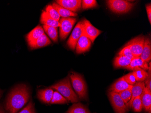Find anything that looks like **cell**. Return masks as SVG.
Instances as JSON below:
<instances>
[{
	"instance_id": "1",
	"label": "cell",
	"mask_w": 151,
	"mask_h": 113,
	"mask_svg": "<svg viewBox=\"0 0 151 113\" xmlns=\"http://www.w3.org/2000/svg\"><path fill=\"white\" fill-rule=\"evenodd\" d=\"M29 88L25 84H20L12 89L6 100L5 109L9 113H17L29 100Z\"/></svg>"
},
{
	"instance_id": "2",
	"label": "cell",
	"mask_w": 151,
	"mask_h": 113,
	"mask_svg": "<svg viewBox=\"0 0 151 113\" xmlns=\"http://www.w3.org/2000/svg\"><path fill=\"white\" fill-rule=\"evenodd\" d=\"M50 88L58 92L68 101L73 103L78 102V97L73 90L69 75L62 80L52 86Z\"/></svg>"
},
{
	"instance_id": "3",
	"label": "cell",
	"mask_w": 151,
	"mask_h": 113,
	"mask_svg": "<svg viewBox=\"0 0 151 113\" xmlns=\"http://www.w3.org/2000/svg\"><path fill=\"white\" fill-rule=\"evenodd\" d=\"M75 92L77 93L79 99L86 100L87 99V88L86 83L81 75L71 72L68 75Z\"/></svg>"
},
{
	"instance_id": "4",
	"label": "cell",
	"mask_w": 151,
	"mask_h": 113,
	"mask_svg": "<svg viewBox=\"0 0 151 113\" xmlns=\"http://www.w3.org/2000/svg\"><path fill=\"white\" fill-rule=\"evenodd\" d=\"M106 4L109 10L116 14L129 12L134 6V3L125 0H109Z\"/></svg>"
},
{
	"instance_id": "5",
	"label": "cell",
	"mask_w": 151,
	"mask_h": 113,
	"mask_svg": "<svg viewBox=\"0 0 151 113\" xmlns=\"http://www.w3.org/2000/svg\"><path fill=\"white\" fill-rule=\"evenodd\" d=\"M108 96L115 113H127L128 108L118 93L109 91L108 93Z\"/></svg>"
},
{
	"instance_id": "6",
	"label": "cell",
	"mask_w": 151,
	"mask_h": 113,
	"mask_svg": "<svg viewBox=\"0 0 151 113\" xmlns=\"http://www.w3.org/2000/svg\"><path fill=\"white\" fill-rule=\"evenodd\" d=\"M77 19L72 17L62 18L59 20L61 26L59 28L60 37L61 40L67 38L71 32Z\"/></svg>"
},
{
	"instance_id": "7",
	"label": "cell",
	"mask_w": 151,
	"mask_h": 113,
	"mask_svg": "<svg viewBox=\"0 0 151 113\" xmlns=\"http://www.w3.org/2000/svg\"><path fill=\"white\" fill-rule=\"evenodd\" d=\"M81 21L83 25L82 35L90 39L91 42L93 43L96 38L102 33V31L94 27L87 19H84Z\"/></svg>"
},
{
	"instance_id": "8",
	"label": "cell",
	"mask_w": 151,
	"mask_h": 113,
	"mask_svg": "<svg viewBox=\"0 0 151 113\" xmlns=\"http://www.w3.org/2000/svg\"><path fill=\"white\" fill-rule=\"evenodd\" d=\"M145 37L139 36L130 41L126 46L131 50L134 57H139L143 50Z\"/></svg>"
},
{
	"instance_id": "9",
	"label": "cell",
	"mask_w": 151,
	"mask_h": 113,
	"mask_svg": "<svg viewBox=\"0 0 151 113\" xmlns=\"http://www.w3.org/2000/svg\"><path fill=\"white\" fill-rule=\"evenodd\" d=\"M83 33L82 21L79 22L75 27L72 34L67 41V45L73 50H74L77 43Z\"/></svg>"
},
{
	"instance_id": "10",
	"label": "cell",
	"mask_w": 151,
	"mask_h": 113,
	"mask_svg": "<svg viewBox=\"0 0 151 113\" xmlns=\"http://www.w3.org/2000/svg\"><path fill=\"white\" fill-rule=\"evenodd\" d=\"M56 3L67 10L75 13L81 8V0H57Z\"/></svg>"
},
{
	"instance_id": "11",
	"label": "cell",
	"mask_w": 151,
	"mask_h": 113,
	"mask_svg": "<svg viewBox=\"0 0 151 113\" xmlns=\"http://www.w3.org/2000/svg\"><path fill=\"white\" fill-rule=\"evenodd\" d=\"M91 44L92 42L90 40L82 35L79 39L76 47V53L78 54H81L88 51L90 49Z\"/></svg>"
},
{
	"instance_id": "12",
	"label": "cell",
	"mask_w": 151,
	"mask_h": 113,
	"mask_svg": "<svg viewBox=\"0 0 151 113\" xmlns=\"http://www.w3.org/2000/svg\"><path fill=\"white\" fill-rule=\"evenodd\" d=\"M133 86L129 85L126 82L123 76L116 81L109 88V91H113L117 93L127 89H132Z\"/></svg>"
},
{
	"instance_id": "13",
	"label": "cell",
	"mask_w": 151,
	"mask_h": 113,
	"mask_svg": "<svg viewBox=\"0 0 151 113\" xmlns=\"http://www.w3.org/2000/svg\"><path fill=\"white\" fill-rule=\"evenodd\" d=\"M125 68L133 71L142 69L146 71L149 70V67L147 63L143 61L139 57H135L134 59H132L129 65Z\"/></svg>"
},
{
	"instance_id": "14",
	"label": "cell",
	"mask_w": 151,
	"mask_h": 113,
	"mask_svg": "<svg viewBox=\"0 0 151 113\" xmlns=\"http://www.w3.org/2000/svg\"><path fill=\"white\" fill-rule=\"evenodd\" d=\"M142 108L147 112L151 113V91L146 87L143 89L140 96Z\"/></svg>"
},
{
	"instance_id": "15",
	"label": "cell",
	"mask_w": 151,
	"mask_h": 113,
	"mask_svg": "<svg viewBox=\"0 0 151 113\" xmlns=\"http://www.w3.org/2000/svg\"><path fill=\"white\" fill-rule=\"evenodd\" d=\"M53 91L51 88L40 89L37 92V97L42 102L50 103L53 95Z\"/></svg>"
},
{
	"instance_id": "16",
	"label": "cell",
	"mask_w": 151,
	"mask_h": 113,
	"mask_svg": "<svg viewBox=\"0 0 151 113\" xmlns=\"http://www.w3.org/2000/svg\"><path fill=\"white\" fill-rule=\"evenodd\" d=\"M145 87V82L143 81L136 82V84L133 86L131 90L132 97H131V100H130L129 102L126 105V107L128 108H131L132 102L136 97L141 96Z\"/></svg>"
},
{
	"instance_id": "17",
	"label": "cell",
	"mask_w": 151,
	"mask_h": 113,
	"mask_svg": "<svg viewBox=\"0 0 151 113\" xmlns=\"http://www.w3.org/2000/svg\"><path fill=\"white\" fill-rule=\"evenodd\" d=\"M50 44H51V42L45 34L36 40L28 43L29 47L32 49L44 47Z\"/></svg>"
},
{
	"instance_id": "18",
	"label": "cell",
	"mask_w": 151,
	"mask_h": 113,
	"mask_svg": "<svg viewBox=\"0 0 151 113\" xmlns=\"http://www.w3.org/2000/svg\"><path fill=\"white\" fill-rule=\"evenodd\" d=\"M40 22L44 25L50 27H60V23L58 21L53 19L45 11H43L40 17Z\"/></svg>"
},
{
	"instance_id": "19",
	"label": "cell",
	"mask_w": 151,
	"mask_h": 113,
	"mask_svg": "<svg viewBox=\"0 0 151 113\" xmlns=\"http://www.w3.org/2000/svg\"><path fill=\"white\" fill-rule=\"evenodd\" d=\"M140 58L143 61L148 63L151 59V44L150 39L145 38V44Z\"/></svg>"
},
{
	"instance_id": "20",
	"label": "cell",
	"mask_w": 151,
	"mask_h": 113,
	"mask_svg": "<svg viewBox=\"0 0 151 113\" xmlns=\"http://www.w3.org/2000/svg\"><path fill=\"white\" fill-rule=\"evenodd\" d=\"M45 34V31L43 27L39 25L34 28L26 35V40L28 43L36 40Z\"/></svg>"
},
{
	"instance_id": "21",
	"label": "cell",
	"mask_w": 151,
	"mask_h": 113,
	"mask_svg": "<svg viewBox=\"0 0 151 113\" xmlns=\"http://www.w3.org/2000/svg\"><path fill=\"white\" fill-rule=\"evenodd\" d=\"M52 5L57 11L60 17H62V18H68L78 16V14L76 13L67 10L66 8L58 4L56 2H53Z\"/></svg>"
},
{
	"instance_id": "22",
	"label": "cell",
	"mask_w": 151,
	"mask_h": 113,
	"mask_svg": "<svg viewBox=\"0 0 151 113\" xmlns=\"http://www.w3.org/2000/svg\"><path fill=\"white\" fill-rule=\"evenodd\" d=\"M66 113H91L89 109L85 105L81 103H74L68 109Z\"/></svg>"
},
{
	"instance_id": "23",
	"label": "cell",
	"mask_w": 151,
	"mask_h": 113,
	"mask_svg": "<svg viewBox=\"0 0 151 113\" xmlns=\"http://www.w3.org/2000/svg\"><path fill=\"white\" fill-rule=\"evenodd\" d=\"M131 60L124 56H118L114 61V66L115 68H125L129 65Z\"/></svg>"
},
{
	"instance_id": "24",
	"label": "cell",
	"mask_w": 151,
	"mask_h": 113,
	"mask_svg": "<svg viewBox=\"0 0 151 113\" xmlns=\"http://www.w3.org/2000/svg\"><path fill=\"white\" fill-rule=\"evenodd\" d=\"M43 27L44 31H45L50 38L54 42H57L58 40L57 28L50 27L45 25H43Z\"/></svg>"
},
{
	"instance_id": "25",
	"label": "cell",
	"mask_w": 151,
	"mask_h": 113,
	"mask_svg": "<svg viewBox=\"0 0 151 113\" xmlns=\"http://www.w3.org/2000/svg\"><path fill=\"white\" fill-rule=\"evenodd\" d=\"M132 73L137 82H143L148 76V73L142 69L134 71Z\"/></svg>"
},
{
	"instance_id": "26",
	"label": "cell",
	"mask_w": 151,
	"mask_h": 113,
	"mask_svg": "<svg viewBox=\"0 0 151 113\" xmlns=\"http://www.w3.org/2000/svg\"><path fill=\"white\" fill-rule=\"evenodd\" d=\"M68 101L62 95L57 91L53 92L50 103L52 104H67Z\"/></svg>"
},
{
	"instance_id": "27",
	"label": "cell",
	"mask_w": 151,
	"mask_h": 113,
	"mask_svg": "<svg viewBox=\"0 0 151 113\" xmlns=\"http://www.w3.org/2000/svg\"><path fill=\"white\" fill-rule=\"evenodd\" d=\"M131 108H132L135 112L139 113L141 112L143 108L140 96L137 97L134 99L131 104Z\"/></svg>"
},
{
	"instance_id": "28",
	"label": "cell",
	"mask_w": 151,
	"mask_h": 113,
	"mask_svg": "<svg viewBox=\"0 0 151 113\" xmlns=\"http://www.w3.org/2000/svg\"><path fill=\"white\" fill-rule=\"evenodd\" d=\"M45 11L53 19L59 22L60 16L52 5H49L46 7Z\"/></svg>"
},
{
	"instance_id": "29",
	"label": "cell",
	"mask_w": 151,
	"mask_h": 113,
	"mask_svg": "<svg viewBox=\"0 0 151 113\" xmlns=\"http://www.w3.org/2000/svg\"><path fill=\"white\" fill-rule=\"evenodd\" d=\"M98 6L96 0H83L81 2V8L83 10L95 8Z\"/></svg>"
},
{
	"instance_id": "30",
	"label": "cell",
	"mask_w": 151,
	"mask_h": 113,
	"mask_svg": "<svg viewBox=\"0 0 151 113\" xmlns=\"http://www.w3.org/2000/svg\"><path fill=\"white\" fill-rule=\"evenodd\" d=\"M131 90L132 89H127L118 93L124 103L126 104V105L129 102L130 100H131L132 97Z\"/></svg>"
},
{
	"instance_id": "31",
	"label": "cell",
	"mask_w": 151,
	"mask_h": 113,
	"mask_svg": "<svg viewBox=\"0 0 151 113\" xmlns=\"http://www.w3.org/2000/svg\"><path fill=\"white\" fill-rule=\"evenodd\" d=\"M118 56H124L129 59H132L134 58V56L133 55L131 50H130L129 48L127 46H125V47L119 53Z\"/></svg>"
},
{
	"instance_id": "32",
	"label": "cell",
	"mask_w": 151,
	"mask_h": 113,
	"mask_svg": "<svg viewBox=\"0 0 151 113\" xmlns=\"http://www.w3.org/2000/svg\"><path fill=\"white\" fill-rule=\"evenodd\" d=\"M18 113H36L34 104L31 101L29 102V103Z\"/></svg>"
},
{
	"instance_id": "33",
	"label": "cell",
	"mask_w": 151,
	"mask_h": 113,
	"mask_svg": "<svg viewBox=\"0 0 151 113\" xmlns=\"http://www.w3.org/2000/svg\"><path fill=\"white\" fill-rule=\"evenodd\" d=\"M123 77L126 82L129 85L134 86L136 83V81L132 73H129L125 75L124 76H123Z\"/></svg>"
},
{
	"instance_id": "34",
	"label": "cell",
	"mask_w": 151,
	"mask_h": 113,
	"mask_svg": "<svg viewBox=\"0 0 151 113\" xmlns=\"http://www.w3.org/2000/svg\"><path fill=\"white\" fill-rule=\"evenodd\" d=\"M147 13V17L149 22L151 23V4H147L146 6Z\"/></svg>"
},
{
	"instance_id": "35",
	"label": "cell",
	"mask_w": 151,
	"mask_h": 113,
	"mask_svg": "<svg viewBox=\"0 0 151 113\" xmlns=\"http://www.w3.org/2000/svg\"><path fill=\"white\" fill-rule=\"evenodd\" d=\"M146 81L145 84H146V86L145 87L149 89V90L151 91V74L147 76V78L146 79Z\"/></svg>"
},
{
	"instance_id": "36",
	"label": "cell",
	"mask_w": 151,
	"mask_h": 113,
	"mask_svg": "<svg viewBox=\"0 0 151 113\" xmlns=\"http://www.w3.org/2000/svg\"><path fill=\"white\" fill-rule=\"evenodd\" d=\"M0 113H6L3 107L1 104H0Z\"/></svg>"
},
{
	"instance_id": "37",
	"label": "cell",
	"mask_w": 151,
	"mask_h": 113,
	"mask_svg": "<svg viewBox=\"0 0 151 113\" xmlns=\"http://www.w3.org/2000/svg\"><path fill=\"white\" fill-rule=\"evenodd\" d=\"M2 91H1V90H0V98H1V96H2Z\"/></svg>"
}]
</instances>
